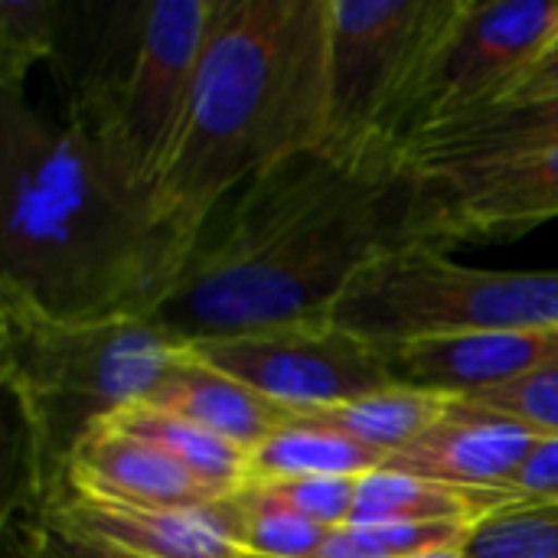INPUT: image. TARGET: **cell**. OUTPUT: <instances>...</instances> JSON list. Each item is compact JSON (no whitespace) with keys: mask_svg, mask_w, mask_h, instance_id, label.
<instances>
[{"mask_svg":"<svg viewBox=\"0 0 558 558\" xmlns=\"http://www.w3.org/2000/svg\"><path fill=\"white\" fill-rule=\"evenodd\" d=\"M412 245L441 248L425 173L402 147H311L209 209L150 320L183 347L324 320L363 268Z\"/></svg>","mask_w":558,"mask_h":558,"instance_id":"1","label":"cell"},{"mask_svg":"<svg viewBox=\"0 0 558 558\" xmlns=\"http://www.w3.org/2000/svg\"><path fill=\"white\" fill-rule=\"evenodd\" d=\"M186 258L157 193L23 95H0V284L56 317H154Z\"/></svg>","mask_w":558,"mask_h":558,"instance_id":"2","label":"cell"},{"mask_svg":"<svg viewBox=\"0 0 558 558\" xmlns=\"http://www.w3.org/2000/svg\"><path fill=\"white\" fill-rule=\"evenodd\" d=\"M330 0H213L177 144L154 183L193 242L209 209L327 131Z\"/></svg>","mask_w":558,"mask_h":558,"instance_id":"3","label":"cell"},{"mask_svg":"<svg viewBox=\"0 0 558 558\" xmlns=\"http://www.w3.org/2000/svg\"><path fill=\"white\" fill-rule=\"evenodd\" d=\"M180 356L183 343L147 317H56L0 284V379L43 507L62 494L78 441L105 418L147 402Z\"/></svg>","mask_w":558,"mask_h":558,"instance_id":"4","label":"cell"},{"mask_svg":"<svg viewBox=\"0 0 558 558\" xmlns=\"http://www.w3.org/2000/svg\"><path fill=\"white\" fill-rule=\"evenodd\" d=\"M213 0L65 3L52 72L62 121L157 183L193 88Z\"/></svg>","mask_w":558,"mask_h":558,"instance_id":"5","label":"cell"},{"mask_svg":"<svg viewBox=\"0 0 558 558\" xmlns=\"http://www.w3.org/2000/svg\"><path fill=\"white\" fill-rule=\"evenodd\" d=\"M330 320L383 350L500 330H558V271L468 268L412 245L363 268Z\"/></svg>","mask_w":558,"mask_h":558,"instance_id":"6","label":"cell"},{"mask_svg":"<svg viewBox=\"0 0 558 558\" xmlns=\"http://www.w3.org/2000/svg\"><path fill=\"white\" fill-rule=\"evenodd\" d=\"M464 0H330L327 131L337 154L379 144L399 131L418 78Z\"/></svg>","mask_w":558,"mask_h":558,"instance_id":"7","label":"cell"},{"mask_svg":"<svg viewBox=\"0 0 558 558\" xmlns=\"http://www.w3.org/2000/svg\"><path fill=\"white\" fill-rule=\"evenodd\" d=\"M556 33L558 0H464L418 78L399 147L428 128L507 101Z\"/></svg>","mask_w":558,"mask_h":558,"instance_id":"8","label":"cell"},{"mask_svg":"<svg viewBox=\"0 0 558 558\" xmlns=\"http://www.w3.org/2000/svg\"><path fill=\"white\" fill-rule=\"evenodd\" d=\"M186 350L284 409H327L399 386L389 353L330 317L196 340Z\"/></svg>","mask_w":558,"mask_h":558,"instance_id":"9","label":"cell"},{"mask_svg":"<svg viewBox=\"0 0 558 558\" xmlns=\"http://www.w3.org/2000/svg\"><path fill=\"white\" fill-rule=\"evenodd\" d=\"M422 173L441 248L471 239H517L558 219V147Z\"/></svg>","mask_w":558,"mask_h":558,"instance_id":"10","label":"cell"},{"mask_svg":"<svg viewBox=\"0 0 558 558\" xmlns=\"http://www.w3.org/2000/svg\"><path fill=\"white\" fill-rule=\"evenodd\" d=\"M62 497L141 510H199L219 504L226 494L193 477L157 445L105 418L72 451L56 500Z\"/></svg>","mask_w":558,"mask_h":558,"instance_id":"11","label":"cell"},{"mask_svg":"<svg viewBox=\"0 0 558 558\" xmlns=\"http://www.w3.org/2000/svg\"><path fill=\"white\" fill-rule=\"evenodd\" d=\"M539 441V432L468 399H454L445 418L396 451L383 468L451 487L504 494Z\"/></svg>","mask_w":558,"mask_h":558,"instance_id":"12","label":"cell"},{"mask_svg":"<svg viewBox=\"0 0 558 558\" xmlns=\"http://www.w3.org/2000/svg\"><path fill=\"white\" fill-rule=\"evenodd\" d=\"M389 373L399 386L468 399L517 383L558 360V330H500L454 340L392 347Z\"/></svg>","mask_w":558,"mask_h":558,"instance_id":"13","label":"cell"},{"mask_svg":"<svg viewBox=\"0 0 558 558\" xmlns=\"http://www.w3.org/2000/svg\"><path fill=\"white\" fill-rule=\"evenodd\" d=\"M46 517L141 558H242L222 500L199 510H141L62 497L46 507Z\"/></svg>","mask_w":558,"mask_h":558,"instance_id":"14","label":"cell"},{"mask_svg":"<svg viewBox=\"0 0 558 558\" xmlns=\"http://www.w3.org/2000/svg\"><path fill=\"white\" fill-rule=\"evenodd\" d=\"M558 147V95L536 101H504L422 131L405 157L418 170L490 163Z\"/></svg>","mask_w":558,"mask_h":558,"instance_id":"15","label":"cell"},{"mask_svg":"<svg viewBox=\"0 0 558 558\" xmlns=\"http://www.w3.org/2000/svg\"><path fill=\"white\" fill-rule=\"evenodd\" d=\"M147 405L180 415L203 432L242 448L252 454L262 441L288 428L291 409L271 402L252 386L213 369L199 356L183 347V356L170 369V376L157 386Z\"/></svg>","mask_w":558,"mask_h":558,"instance_id":"16","label":"cell"},{"mask_svg":"<svg viewBox=\"0 0 558 558\" xmlns=\"http://www.w3.org/2000/svg\"><path fill=\"white\" fill-rule=\"evenodd\" d=\"M451 396L422 392L409 386H389L383 392L327 405V409H291V422L298 428H317L340 438H350L363 448H373L386 454V461L412 445L425 428H432L438 418L448 415Z\"/></svg>","mask_w":558,"mask_h":558,"instance_id":"17","label":"cell"},{"mask_svg":"<svg viewBox=\"0 0 558 558\" xmlns=\"http://www.w3.org/2000/svg\"><path fill=\"white\" fill-rule=\"evenodd\" d=\"M507 497L497 490H468L438 481H422L396 471H373L356 484L353 520L360 526L376 523H471L507 510Z\"/></svg>","mask_w":558,"mask_h":558,"instance_id":"18","label":"cell"},{"mask_svg":"<svg viewBox=\"0 0 558 558\" xmlns=\"http://www.w3.org/2000/svg\"><path fill=\"white\" fill-rule=\"evenodd\" d=\"M108 422L157 445L173 461H180L193 477H199L203 484H209L222 494H232L248 474V454L242 448L203 432L199 425H193L180 415L154 409L147 402L128 405L124 412L111 415Z\"/></svg>","mask_w":558,"mask_h":558,"instance_id":"19","label":"cell"},{"mask_svg":"<svg viewBox=\"0 0 558 558\" xmlns=\"http://www.w3.org/2000/svg\"><path fill=\"white\" fill-rule=\"evenodd\" d=\"M386 464V454L350 438L288 425L248 454L245 481H291V477H366Z\"/></svg>","mask_w":558,"mask_h":558,"instance_id":"20","label":"cell"},{"mask_svg":"<svg viewBox=\"0 0 558 558\" xmlns=\"http://www.w3.org/2000/svg\"><path fill=\"white\" fill-rule=\"evenodd\" d=\"M62 20L59 0H0V95H23L29 69L52 65Z\"/></svg>","mask_w":558,"mask_h":558,"instance_id":"21","label":"cell"},{"mask_svg":"<svg viewBox=\"0 0 558 558\" xmlns=\"http://www.w3.org/2000/svg\"><path fill=\"white\" fill-rule=\"evenodd\" d=\"M222 507L242 558H314L330 536V530L258 504L239 487L222 497Z\"/></svg>","mask_w":558,"mask_h":558,"instance_id":"22","label":"cell"},{"mask_svg":"<svg viewBox=\"0 0 558 558\" xmlns=\"http://www.w3.org/2000/svg\"><path fill=\"white\" fill-rule=\"evenodd\" d=\"M468 558H558V504L507 507L481 520L464 543Z\"/></svg>","mask_w":558,"mask_h":558,"instance_id":"23","label":"cell"},{"mask_svg":"<svg viewBox=\"0 0 558 558\" xmlns=\"http://www.w3.org/2000/svg\"><path fill=\"white\" fill-rule=\"evenodd\" d=\"M360 477H291V481H242L239 490L258 504L294 513L324 530H340L353 520Z\"/></svg>","mask_w":558,"mask_h":558,"instance_id":"24","label":"cell"},{"mask_svg":"<svg viewBox=\"0 0 558 558\" xmlns=\"http://www.w3.org/2000/svg\"><path fill=\"white\" fill-rule=\"evenodd\" d=\"M468 402L500 412V415L539 432L543 438H553L558 435V360L517 379V383L500 386V389L468 396Z\"/></svg>","mask_w":558,"mask_h":558,"instance_id":"25","label":"cell"},{"mask_svg":"<svg viewBox=\"0 0 558 558\" xmlns=\"http://www.w3.org/2000/svg\"><path fill=\"white\" fill-rule=\"evenodd\" d=\"M13 558H141L118 549V546H108V543H98L92 536H82V533H72L65 526H59L56 520L43 517L39 526L26 536V546L16 553Z\"/></svg>","mask_w":558,"mask_h":558,"instance_id":"26","label":"cell"},{"mask_svg":"<svg viewBox=\"0 0 558 558\" xmlns=\"http://www.w3.org/2000/svg\"><path fill=\"white\" fill-rule=\"evenodd\" d=\"M510 507L526 504H558V435L543 438L517 481L504 490Z\"/></svg>","mask_w":558,"mask_h":558,"instance_id":"27","label":"cell"},{"mask_svg":"<svg viewBox=\"0 0 558 558\" xmlns=\"http://www.w3.org/2000/svg\"><path fill=\"white\" fill-rule=\"evenodd\" d=\"M553 95H558V33L556 39L549 43V49L523 75V82L513 88V95L507 101H536V98H553Z\"/></svg>","mask_w":558,"mask_h":558,"instance_id":"28","label":"cell"}]
</instances>
